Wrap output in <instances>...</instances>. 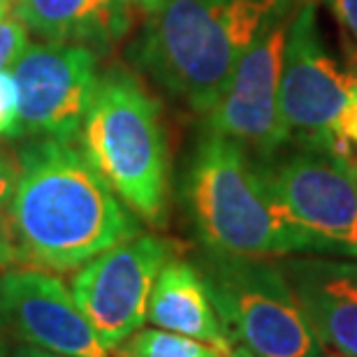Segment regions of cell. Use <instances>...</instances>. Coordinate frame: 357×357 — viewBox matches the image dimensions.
I'll return each mask as SVG.
<instances>
[{
	"label": "cell",
	"instance_id": "ffe728a7",
	"mask_svg": "<svg viewBox=\"0 0 357 357\" xmlns=\"http://www.w3.org/2000/svg\"><path fill=\"white\" fill-rule=\"evenodd\" d=\"M19 260V253L17 248L12 246V241L5 237V234H0V274H5L7 269H12L17 265Z\"/></svg>",
	"mask_w": 357,
	"mask_h": 357
},
{
	"label": "cell",
	"instance_id": "4316f807",
	"mask_svg": "<svg viewBox=\"0 0 357 357\" xmlns=\"http://www.w3.org/2000/svg\"><path fill=\"white\" fill-rule=\"evenodd\" d=\"M320 357H323V355H320ZM330 357H341V355H330Z\"/></svg>",
	"mask_w": 357,
	"mask_h": 357
},
{
	"label": "cell",
	"instance_id": "d4e9b609",
	"mask_svg": "<svg viewBox=\"0 0 357 357\" xmlns=\"http://www.w3.org/2000/svg\"><path fill=\"white\" fill-rule=\"evenodd\" d=\"M227 357H255V355H253L251 351H246L244 346H234V348H232V353L227 355Z\"/></svg>",
	"mask_w": 357,
	"mask_h": 357
},
{
	"label": "cell",
	"instance_id": "7a4b0ae2",
	"mask_svg": "<svg viewBox=\"0 0 357 357\" xmlns=\"http://www.w3.org/2000/svg\"><path fill=\"white\" fill-rule=\"evenodd\" d=\"M290 0H165L149 14L135 59L192 112L209 114L241 56Z\"/></svg>",
	"mask_w": 357,
	"mask_h": 357
},
{
	"label": "cell",
	"instance_id": "3957f363",
	"mask_svg": "<svg viewBox=\"0 0 357 357\" xmlns=\"http://www.w3.org/2000/svg\"><path fill=\"white\" fill-rule=\"evenodd\" d=\"M185 199L209 253L234 258L318 253L313 239L278 202L265 160L213 130L197 142L190 158Z\"/></svg>",
	"mask_w": 357,
	"mask_h": 357
},
{
	"label": "cell",
	"instance_id": "484cf974",
	"mask_svg": "<svg viewBox=\"0 0 357 357\" xmlns=\"http://www.w3.org/2000/svg\"><path fill=\"white\" fill-rule=\"evenodd\" d=\"M346 160L351 162V167H353V172H355V178H357V151H355V153H351V155H348Z\"/></svg>",
	"mask_w": 357,
	"mask_h": 357
},
{
	"label": "cell",
	"instance_id": "5bb4252c",
	"mask_svg": "<svg viewBox=\"0 0 357 357\" xmlns=\"http://www.w3.org/2000/svg\"><path fill=\"white\" fill-rule=\"evenodd\" d=\"M130 0H17L19 21L56 45L109 47L130 28Z\"/></svg>",
	"mask_w": 357,
	"mask_h": 357
},
{
	"label": "cell",
	"instance_id": "8fae6325",
	"mask_svg": "<svg viewBox=\"0 0 357 357\" xmlns=\"http://www.w3.org/2000/svg\"><path fill=\"white\" fill-rule=\"evenodd\" d=\"M0 334L59 355L109 357L73 290L40 267L0 274Z\"/></svg>",
	"mask_w": 357,
	"mask_h": 357
},
{
	"label": "cell",
	"instance_id": "ac0fdd59",
	"mask_svg": "<svg viewBox=\"0 0 357 357\" xmlns=\"http://www.w3.org/2000/svg\"><path fill=\"white\" fill-rule=\"evenodd\" d=\"M19 119V93L12 73L0 70V137H12Z\"/></svg>",
	"mask_w": 357,
	"mask_h": 357
},
{
	"label": "cell",
	"instance_id": "5b68a950",
	"mask_svg": "<svg viewBox=\"0 0 357 357\" xmlns=\"http://www.w3.org/2000/svg\"><path fill=\"white\" fill-rule=\"evenodd\" d=\"M199 271L230 339L255 357L323 355L281 262L209 253Z\"/></svg>",
	"mask_w": 357,
	"mask_h": 357
},
{
	"label": "cell",
	"instance_id": "6da1fadb",
	"mask_svg": "<svg viewBox=\"0 0 357 357\" xmlns=\"http://www.w3.org/2000/svg\"><path fill=\"white\" fill-rule=\"evenodd\" d=\"M17 158L7 232L19 260L73 271L139 234L130 209L73 142L38 139Z\"/></svg>",
	"mask_w": 357,
	"mask_h": 357
},
{
	"label": "cell",
	"instance_id": "ba28073f",
	"mask_svg": "<svg viewBox=\"0 0 357 357\" xmlns=\"http://www.w3.org/2000/svg\"><path fill=\"white\" fill-rule=\"evenodd\" d=\"M169 258V241L135 234L77 269L70 290L107 353L146 323L153 283Z\"/></svg>",
	"mask_w": 357,
	"mask_h": 357
},
{
	"label": "cell",
	"instance_id": "d6986e66",
	"mask_svg": "<svg viewBox=\"0 0 357 357\" xmlns=\"http://www.w3.org/2000/svg\"><path fill=\"white\" fill-rule=\"evenodd\" d=\"M341 26L357 40V0H330Z\"/></svg>",
	"mask_w": 357,
	"mask_h": 357
},
{
	"label": "cell",
	"instance_id": "e0dca14e",
	"mask_svg": "<svg viewBox=\"0 0 357 357\" xmlns=\"http://www.w3.org/2000/svg\"><path fill=\"white\" fill-rule=\"evenodd\" d=\"M17 178H19V158L0 149V234H5L7 239H10L7 216H10V204H12L14 188H17Z\"/></svg>",
	"mask_w": 357,
	"mask_h": 357
},
{
	"label": "cell",
	"instance_id": "7402d4cb",
	"mask_svg": "<svg viewBox=\"0 0 357 357\" xmlns=\"http://www.w3.org/2000/svg\"><path fill=\"white\" fill-rule=\"evenodd\" d=\"M135 7H139V10H144L146 14H151L153 10H158V7L165 3V0H130Z\"/></svg>",
	"mask_w": 357,
	"mask_h": 357
},
{
	"label": "cell",
	"instance_id": "30bf717a",
	"mask_svg": "<svg viewBox=\"0 0 357 357\" xmlns=\"http://www.w3.org/2000/svg\"><path fill=\"white\" fill-rule=\"evenodd\" d=\"M290 17L288 7L262 28L241 56L216 107L209 130L239 142L258 158H274L290 142L281 114V73Z\"/></svg>",
	"mask_w": 357,
	"mask_h": 357
},
{
	"label": "cell",
	"instance_id": "52a82bcc",
	"mask_svg": "<svg viewBox=\"0 0 357 357\" xmlns=\"http://www.w3.org/2000/svg\"><path fill=\"white\" fill-rule=\"evenodd\" d=\"M265 167L278 202L318 246V253L357 260V178L344 155L295 142Z\"/></svg>",
	"mask_w": 357,
	"mask_h": 357
},
{
	"label": "cell",
	"instance_id": "9a60e30c",
	"mask_svg": "<svg viewBox=\"0 0 357 357\" xmlns=\"http://www.w3.org/2000/svg\"><path fill=\"white\" fill-rule=\"evenodd\" d=\"M114 357H227L204 341L181 337V334L146 327L130 334L123 344L112 351Z\"/></svg>",
	"mask_w": 357,
	"mask_h": 357
},
{
	"label": "cell",
	"instance_id": "277c9868",
	"mask_svg": "<svg viewBox=\"0 0 357 357\" xmlns=\"http://www.w3.org/2000/svg\"><path fill=\"white\" fill-rule=\"evenodd\" d=\"M82 151L132 213L151 225L167 216V149L158 102L126 70L98 77Z\"/></svg>",
	"mask_w": 357,
	"mask_h": 357
},
{
	"label": "cell",
	"instance_id": "44dd1931",
	"mask_svg": "<svg viewBox=\"0 0 357 357\" xmlns=\"http://www.w3.org/2000/svg\"><path fill=\"white\" fill-rule=\"evenodd\" d=\"M10 357H70V355L49 353V351H42V348H35V346H26V344H19L17 348H12Z\"/></svg>",
	"mask_w": 357,
	"mask_h": 357
},
{
	"label": "cell",
	"instance_id": "7c38bea8",
	"mask_svg": "<svg viewBox=\"0 0 357 357\" xmlns=\"http://www.w3.org/2000/svg\"><path fill=\"white\" fill-rule=\"evenodd\" d=\"M281 267L323 351L357 357V262L290 258Z\"/></svg>",
	"mask_w": 357,
	"mask_h": 357
},
{
	"label": "cell",
	"instance_id": "2e32d148",
	"mask_svg": "<svg viewBox=\"0 0 357 357\" xmlns=\"http://www.w3.org/2000/svg\"><path fill=\"white\" fill-rule=\"evenodd\" d=\"M28 47V28L19 19L0 21V70L12 68V63L26 52Z\"/></svg>",
	"mask_w": 357,
	"mask_h": 357
},
{
	"label": "cell",
	"instance_id": "603a6c76",
	"mask_svg": "<svg viewBox=\"0 0 357 357\" xmlns=\"http://www.w3.org/2000/svg\"><path fill=\"white\" fill-rule=\"evenodd\" d=\"M12 7H14V3H12V0H0V21L10 17Z\"/></svg>",
	"mask_w": 357,
	"mask_h": 357
},
{
	"label": "cell",
	"instance_id": "cb8c5ba5",
	"mask_svg": "<svg viewBox=\"0 0 357 357\" xmlns=\"http://www.w3.org/2000/svg\"><path fill=\"white\" fill-rule=\"evenodd\" d=\"M12 348H10V339L5 334H0V357H10Z\"/></svg>",
	"mask_w": 357,
	"mask_h": 357
},
{
	"label": "cell",
	"instance_id": "4fadbf2b",
	"mask_svg": "<svg viewBox=\"0 0 357 357\" xmlns=\"http://www.w3.org/2000/svg\"><path fill=\"white\" fill-rule=\"evenodd\" d=\"M146 320L160 330L204 341L223 355H230L234 348L202 271L185 260L169 258L160 269L149 299Z\"/></svg>",
	"mask_w": 357,
	"mask_h": 357
},
{
	"label": "cell",
	"instance_id": "8992f818",
	"mask_svg": "<svg viewBox=\"0 0 357 357\" xmlns=\"http://www.w3.org/2000/svg\"><path fill=\"white\" fill-rule=\"evenodd\" d=\"M278 98L290 142L332 151L341 119L357 98V66H339L330 54L311 0L290 19Z\"/></svg>",
	"mask_w": 357,
	"mask_h": 357
},
{
	"label": "cell",
	"instance_id": "9c48e42d",
	"mask_svg": "<svg viewBox=\"0 0 357 357\" xmlns=\"http://www.w3.org/2000/svg\"><path fill=\"white\" fill-rule=\"evenodd\" d=\"M10 73L19 93V119L12 137L79 139L93 91L96 54L82 45H28Z\"/></svg>",
	"mask_w": 357,
	"mask_h": 357
}]
</instances>
